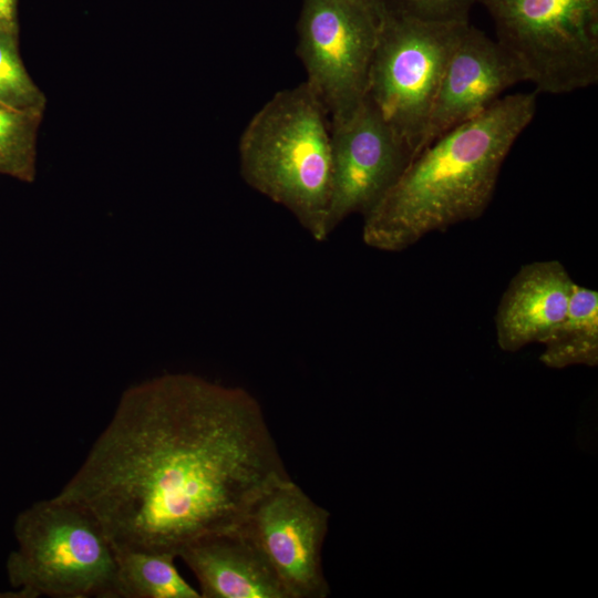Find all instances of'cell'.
Returning <instances> with one entry per match:
<instances>
[{"label": "cell", "instance_id": "1", "mask_svg": "<svg viewBox=\"0 0 598 598\" xmlns=\"http://www.w3.org/2000/svg\"><path fill=\"white\" fill-rule=\"evenodd\" d=\"M259 402L192 373L122 394L83 463L54 496L85 509L115 550L178 551L239 527L289 478Z\"/></svg>", "mask_w": 598, "mask_h": 598}, {"label": "cell", "instance_id": "2", "mask_svg": "<svg viewBox=\"0 0 598 598\" xmlns=\"http://www.w3.org/2000/svg\"><path fill=\"white\" fill-rule=\"evenodd\" d=\"M536 100L535 91L502 96L416 154L363 216V241L402 251L431 233L480 218L503 163L535 116Z\"/></svg>", "mask_w": 598, "mask_h": 598}, {"label": "cell", "instance_id": "3", "mask_svg": "<svg viewBox=\"0 0 598 598\" xmlns=\"http://www.w3.org/2000/svg\"><path fill=\"white\" fill-rule=\"evenodd\" d=\"M238 153L251 188L288 209L315 240L328 239L331 124L306 81L277 92L251 117Z\"/></svg>", "mask_w": 598, "mask_h": 598}, {"label": "cell", "instance_id": "4", "mask_svg": "<svg viewBox=\"0 0 598 598\" xmlns=\"http://www.w3.org/2000/svg\"><path fill=\"white\" fill-rule=\"evenodd\" d=\"M17 548L6 564L12 597L115 598V550L99 523L78 505L33 503L13 524Z\"/></svg>", "mask_w": 598, "mask_h": 598}, {"label": "cell", "instance_id": "5", "mask_svg": "<svg viewBox=\"0 0 598 598\" xmlns=\"http://www.w3.org/2000/svg\"><path fill=\"white\" fill-rule=\"evenodd\" d=\"M474 1L537 94H568L598 82V0Z\"/></svg>", "mask_w": 598, "mask_h": 598}, {"label": "cell", "instance_id": "6", "mask_svg": "<svg viewBox=\"0 0 598 598\" xmlns=\"http://www.w3.org/2000/svg\"><path fill=\"white\" fill-rule=\"evenodd\" d=\"M378 8L380 27L365 97L414 157L445 66L470 21L423 20Z\"/></svg>", "mask_w": 598, "mask_h": 598}, {"label": "cell", "instance_id": "7", "mask_svg": "<svg viewBox=\"0 0 598 598\" xmlns=\"http://www.w3.org/2000/svg\"><path fill=\"white\" fill-rule=\"evenodd\" d=\"M379 27L373 0H303L297 53L330 124L349 118L365 100Z\"/></svg>", "mask_w": 598, "mask_h": 598}, {"label": "cell", "instance_id": "8", "mask_svg": "<svg viewBox=\"0 0 598 598\" xmlns=\"http://www.w3.org/2000/svg\"><path fill=\"white\" fill-rule=\"evenodd\" d=\"M329 512L290 477L262 493L239 526L258 546L288 598H326L321 551Z\"/></svg>", "mask_w": 598, "mask_h": 598}, {"label": "cell", "instance_id": "9", "mask_svg": "<svg viewBox=\"0 0 598 598\" xmlns=\"http://www.w3.org/2000/svg\"><path fill=\"white\" fill-rule=\"evenodd\" d=\"M331 152L329 235L348 216L367 215L413 157L408 144L367 97L349 118L331 124Z\"/></svg>", "mask_w": 598, "mask_h": 598}, {"label": "cell", "instance_id": "10", "mask_svg": "<svg viewBox=\"0 0 598 598\" xmlns=\"http://www.w3.org/2000/svg\"><path fill=\"white\" fill-rule=\"evenodd\" d=\"M519 82H526V76L516 60L470 23L445 66L415 155Z\"/></svg>", "mask_w": 598, "mask_h": 598}, {"label": "cell", "instance_id": "11", "mask_svg": "<svg viewBox=\"0 0 598 598\" xmlns=\"http://www.w3.org/2000/svg\"><path fill=\"white\" fill-rule=\"evenodd\" d=\"M177 557L195 575L202 598H288L264 554L240 527L196 538Z\"/></svg>", "mask_w": 598, "mask_h": 598}, {"label": "cell", "instance_id": "12", "mask_svg": "<svg viewBox=\"0 0 598 598\" xmlns=\"http://www.w3.org/2000/svg\"><path fill=\"white\" fill-rule=\"evenodd\" d=\"M574 285L558 260L522 266L497 307L498 346L505 351H517L529 343H542L565 318Z\"/></svg>", "mask_w": 598, "mask_h": 598}, {"label": "cell", "instance_id": "13", "mask_svg": "<svg viewBox=\"0 0 598 598\" xmlns=\"http://www.w3.org/2000/svg\"><path fill=\"white\" fill-rule=\"evenodd\" d=\"M542 361L551 368L596 365L598 361V292L575 282L567 313L542 342Z\"/></svg>", "mask_w": 598, "mask_h": 598}, {"label": "cell", "instance_id": "14", "mask_svg": "<svg viewBox=\"0 0 598 598\" xmlns=\"http://www.w3.org/2000/svg\"><path fill=\"white\" fill-rule=\"evenodd\" d=\"M115 558V598H202L178 573L172 553L120 549Z\"/></svg>", "mask_w": 598, "mask_h": 598}, {"label": "cell", "instance_id": "15", "mask_svg": "<svg viewBox=\"0 0 598 598\" xmlns=\"http://www.w3.org/2000/svg\"><path fill=\"white\" fill-rule=\"evenodd\" d=\"M41 114L0 103V175L32 183L35 177L37 137Z\"/></svg>", "mask_w": 598, "mask_h": 598}, {"label": "cell", "instance_id": "16", "mask_svg": "<svg viewBox=\"0 0 598 598\" xmlns=\"http://www.w3.org/2000/svg\"><path fill=\"white\" fill-rule=\"evenodd\" d=\"M0 103L23 112L43 114L47 99L25 70L18 32L0 29Z\"/></svg>", "mask_w": 598, "mask_h": 598}, {"label": "cell", "instance_id": "17", "mask_svg": "<svg viewBox=\"0 0 598 598\" xmlns=\"http://www.w3.org/2000/svg\"><path fill=\"white\" fill-rule=\"evenodd\" d=\"M379 7L431 21H470L474 0H373Z\"/></svg>", "mask_w": 598, "mask_h": 598}, {"label": "cell", "instance_id": "18", "mask_svg": "<svg viewBox=\"0 0 598 598\" xmlns=\"http://www.w3.org/2000/svg\"><path fill=\"white\" fill-rule=\"evenodd\" d=\"M17 0H0V29L18 32Z\"/></svg>", "mask_w": 598, "mask_h": 598}]
</instances>
